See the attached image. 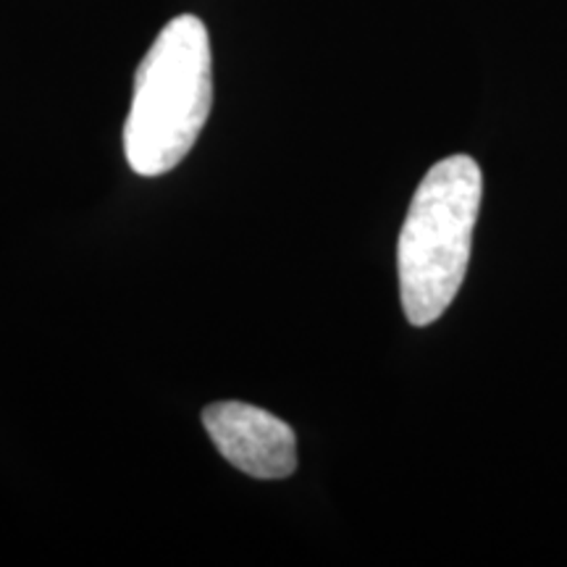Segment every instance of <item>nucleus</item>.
I'll list each match as a JSON object with an SVG mask.
<instances>
[{
  "label": "nucleus",
  "instance_id": "f03ea898",
  "mask_svg": "<svg viewBox=\"0 0 567 567\" xmlns=\"http://www.w3.org/2000/svg\"><path fill=\"white\" fill-rule=\"evenodd\" d=\"M484 176L471 155L439 161L413 195L400 245V295L408 321L431 326L463 287Z\"/></svg>",
  "mask_w": 567,
  "mask_h": 567
},
{
  "label": "nucleus",
  "instance_id": "7ed1b4c3",
  "mask_svg": "<svg viewBox=\"0 0 567 567\" xmlns=\"http://www.w3.org/2000/svg\"><path fill=\"white\" fill-rule=\"evenodd\" d=\"M216 450L252 478L279 481L297 471V436L281 417L245 402H216L203 410Z\"/></svg>",
  "mask_w": 567,
  "mask_h": 567
},
{
  "label": "nucleus",
  "instance_id": "f257e3e1",
  "mask_svg": "<svg viewBox=\"0 0 567 567\" xmlns=\"http://www.w3.org/2000/svg\"><path fill=\"white\" fill-rule=\"evenodd\" d=\"M213 105V59L205 24L182 13L163 27L134 74L124 153L132 172L161 176L187 158Z\"/></svg>",
  "mask_w": 567,
  "mask_h": 567
}]
</instances>
